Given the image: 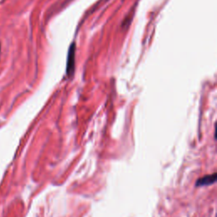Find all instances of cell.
<instances>
[{
	"label": "cell",
	"mask_w": 217,
	"mask_h": 217,
	"mask_svg": "<svg viewBox=\"0 0 217 217\" xmlns=\"http://www.w3.org/2000/svg\"><path fill=\"white\" fill-rule=\"evenodd\" d=\"M216 173H214L212 175H208V176H205L202 178H199L196 182V186H202L211 185L216 182Z\"/></svg>",
	"instance_id": "obj_2"
},
{
	"label": "cell",
	"mask_w": 217,
	"mask_h": 217,
	"mask_svg": "<svg viewBox=\"0 0 217 217\" xmlns=\"http://www.w3.org/2000/svg\"><path fill=\"white\" fill-rule=\"evenodd\" d=\"M75 53H76V43H73L68 52L67 64H66V74L68 77H71L74 73L75 68Z\"/></svg>",
	"instance_id": "obj_1"
},
{
	"label": "cell",
	"mask_w": 217,
	"mask_h": 217,
	"mask_svg": "<svg viewBox=\"0 0 217 217\" xmlns=\"http://www.w3.org/2000/svg\"><path fill=\"white\" fill-rule=\"evenodd\" d=\"M0 47H1V45H0Z\"/></svg>",
	"instance_id": "obj_3"
}]
</instances>
